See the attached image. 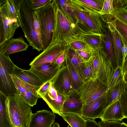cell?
<instances>
[{"instance_id":"ab89813d","label":"cell","mask_w":127,"mask_h":127,"mask_svg":"<svg viewBox=\"0 0 127 127\" xmlns=\"http://www.w3.org/2000/svg\"><path fill=\"white\" fill-rule=\"evenodd\" d=\"M114 15L127 25V10L124 8L115 12Z\"/></svg>"},{"instance_id":"f35d334b","label":"cell","mask_w":127,"mask_h":127,"mask_svg":"<svg viewBox=\"0 0 127 127\" xmlns=\"http://www.w3.org/2000/svg\"><path fill=\"white\" fill-rule=\"evenodd\" d=\"M50 0H29L30 3L33 10L46 5Z\"/></svg>"},{"instance_id":"52a82bcc","label":"cell","mask_w":127,"mask_h":127,"mask_svg":"<svg viewBox=\"0 0 127 127\" xmlns=\"http://www.w3.org/2000/svg\"><path fill=\"white\" fill-rule=\"evenodd\" d=\"M68 48L65 41L51 45L36 57L29 65L31 67H32L48 63H55L58 58L66 52Z\"/></svg>"},{"instance_id":"836d02e7","label":"cell","mask_w":127,"mask_h":127,"mask_svg":"<svg viewBox=\"0 0 127 127\" xmlns=\"http://www.w3.org/2000/svg\"><path fill=\"white\" fill-rule=\"evenodd\" d=\"M67 54L68 58L76 68H79L85 64L86 62L82 59L74 50L69 46Z\"/></svg>"},{"instance_id":"6da1fadb","label":"cell","mask_w":127,"mask_h":127,"mask_svg":"<svg viewBox=\"0 0 127 127\" xmlns=\"http://www.w3.org/2000/svg\"><path fill=\"white\" fill-rule=\"evenodd\" d=\"M52 1L50 0L44 6L33 10L40 26L43 51L50 46L53 35L55 5Z\"/></svg>"},{"instance_id":"7402d4cb","label":"cell","mask_w":127,"mask_h":127,"mask_svg":"<svg viewBox=\"0 0 127 127\" xmlns=\"http://www.w3.org/2000/svg\"><path fill=\"white\" fill-rule=\"evenodd\" d=\"M8 97L0 91V127H13L8 109Z\"/></svg>"},{"instance_id":"9c48e42d","label":"cell","mask_w":127,"mask_h":127,"mask_svg":"<svg viewBox=\"0 0 127 127\" xmlns=\"http://www.w3.org/2000/svg\"><path fill=\"white\" fill-rule=\"evenodd\" d=\"M98 61L96 78L108 85L114 74L115 67L104 49H95Z\"/></svg>"},{"instance_id":"1f68e13d","label":"cell","mask_w":127,"mask_h":127,"mask_svg":"<svg viewBox=\"0 0 127 127\" xmlns=\"http://www.w3.org/2000/svg\"><path fill=\"white\" fill-rule=\"evenodd\" d=\"M84 82L92 78L93 74V68L92 59L86 62L83 66L76 68Z\"/></svg>"},{"instance_id":"74e56055","label":"cell","mask_w":127,"mask_h":127,"mask_svg":"<svg viewBox=\"0 0 127 127\" xmlns=\"http://www.w3.org/2000/svg\"><path fill=\"white\" fill-rule=\"evenodd\" d=\"M52 85V81L44 83L37 90V94L42 98L47 94Z\"/></svg>"},{"instance_id":"484cf974","label":"cell","mask_w":127,"mask_h":127,"mask_svg":"<svg viewBox=\"0 0 127 127\" xmlns=\"http://www.w3.org/2000/svg\"><path fill=\"white\" fill-rule=\"evenodd\" d=\"M107 21L111 23L119 33L123 45L127 47V25L114 15L111 16Z\"/></svg>"},{"instance_id":"d590c367","label":"cell","mask_w":127,"mask_h":127,"mask_svg":"<svg viewBox=\"0 0 127 127\" xmlns=\"http://www.w3.org/2000/svg\"><path fill=\"white\" fill-rule=\"evenodd\" d=\"M98 123L100 127H121L122 124L121 121H118L101 120Z\"/></svg>"},{"instance_id":"2e32d148","label":"cell","mask_w":127,"mask_h":127,"mask_svg":"<svg viewBox=\"0 0 127 127\" xmlns=\"http://www.w3.org/2000/svg\"><path fill=\"white\" fill-rule=\"evenodd\" d=\"M29 45L22 37L12 38L0 45V53L6 56L17 52L26 51Z\"/></svg>"},{"instance_id":"ac0fdd59","label":"cell","mask_w":127,"mask_h":127,"mask_svg":"<svg viewBox=\"0 0 127 127\" xmlns=\"http://www.w3.org/2000/svg\"><path fill=\"white\" fill-rule=\"evenodd\" d=\"M11 75L31 85L40 87L43 83L38 77L30 69L25 70L14 64Z\"/></svg>"},{"instance_id":"f907efd6","label":"cell","mask_w":127,"mask_h":127,"mask_svg":"<svg viewBox=\"0 0 127 127\" xmlns=\"http://www.w3.org/2000/svg\"><path fill=\"white\" fill-rule=\"evenodd\" d=\"M125 86H126V89L127 92V83L125 81Z\"/></svg>"},{"instance_id":"44dd1931","label":"cell","mask_w":127,"mask_h":127,"mask_svg":"<svg viewBox=\"0 0 127 127\" xmlns=\"http://www.w3.org/2000/svg\"><path fill=\"white\" fill-rule=\"evenodd\" d=\"M104 34L80 32L77 35L91 48L95 49L103 48V37Z\"/></svg>"},{"instance_id":"5bb4252c","label":"cell","mask_w":127,"mask_h":127,"mask_svg":"<svg viewBox=\"0 0 127 127\" xmlns=\"http://www.w3.org/2000/svg\"><path fill=\"white\" fill-rule=\"evenodd\" d=\"M56 116L50 111L43 109L32 113L27 127H52Z\"/></svg>"},{"instance_id":"4fadbf2b","label":"cell","mask_w":127,"mask_h":127,"mask_svg":"<svg viewBox=\"0 0 127 127\" xmlns=\"http://www.w3.org/2000/svg\"><path fill=\"white\" fill-rule=\"evenodd\" d=\"M66 96L58 92L51 86L47 94L42 98L46 102L53 113L61 116Z\"/></svg>"},{"instance_id":"ba28073f","label":"cell","mask_w":127,"mask_h":127,"mask_svg":"<svg viewBox=\"0 0 127 127\" xmlns=\"http://www.w3.org/2000/svg\"><path fill=\"white\" fill-rule=\"evenodd\" d=\"M19 27L17 21L10 15L5 1L0 5V45L12 38Z\"/></svg>"},{"instance_id":"ee69618b","label":"cell","mask_w":127,"mask_h":127,"mask_svg":"<svg viewBox=\"0 0 127 127\" xmlns=\"http://www.w3.org/2000/svg\"><path fill=\"white\" fill-rule=\"evenodd\" d=\"M85 127H100L98 123L94 120H87Z\"/></svg>"},{"instance_id":"d4e9b609","label":"cell","mask_w":127,"mask_h":127,"mask_svg":"<svg viewBox=\"0 0 127 127\" xmlns=\"http://www.w3.org/2000/svg\"><path fill=\"white\" fill-rule=\"evenodd\" d=\"M104 34L103 37V48L115 66V62L112 35L107 23Z\"/></svg>"},{"instance_id":"4dcf8cb0","label":"cell","mask_w":127,"mask_h":127,"mask_svg":"<svg viewBox=\"0 0 127 127\" xmlns=\"http://www.w3.org/2000/svg\"><path fill=\"white\" fill-rule=\"evenodd\" d=\"M124 80V76L122 67L119 66H116L113 76L107 85L108 92L113 91Z\"/></svg>"},{"instance_id":"d6a6232c","label":"cell","mask_w":127,"mask_h":127,"mask_svg":"<svg viewBox=\"0 0 127 127\" xmlns=\"http://www.w3.org/2000/svg\"><path fill=\"white\" fill-rule=\"evenodd\" d=\"M104 0H76L81 5L98 13L102 9Z\"/></svg>"},{"instance_id":"60d3db41","label":"cell","mask_w":127,"mask_h":127,"mask_svg":"<svg viewBox=\"0 0 127 127\" xmlns=\"http://www.w3.org/2000/svg\"><path fill=\"white\" fill-rule=\"evenodd\" d=\"M113 7L115 12L124 8L127 4V0H113Z\"/></svg>"},{"instance_id":"4316f807","label":"cell","mask_w":127,"mask_h":127,"mask_svg":"<svg viewBox=\"0 0 127 127\" xmlns=\"http://www.w3.org/2000/svg\"><path fill=\"white\" fill-rule=\"evenodd\" d=\"M61 117L71 127H85L87 120L78 114L63 113Z\"/></svg>"},{"instance_id":"3957f363","label":"cell","mask_w":127,"mask_h":127,"mask_svg":"<svg viewBox=\"0 0 127 127\" xmlns=\"http://www.w3.org/2000/svg\"><path fill=\"white\" fill-rule=\"evenodd\" d=\"M33 11L29 0H22L20 9L21 24L20 27L29 45L39 52L43 50V47L34 29L32 16Z\"/></svg>"},{"instance_id":"d6986e66","label":"cell","mask_w":127,"mask_h":127,"mask_svg":"<svg viewBox=\"0 0 127 127\" xmlns=\"http://www.w3.org/2000/svg\"><path fill=\"white\" fill-rule=\"evenodd\" d=\"M125 118L119 101L114 103L105 110L100 119L102 121H118Z\"/></svg>"},{"instance_id":"cb8c5ba5","label":"cell","mask_w":127,"mask_h":127,"mask_svg":"<svg viewBox=\"0 0 127 127\" xmlns=\"http://www.w3.org/2000/svg\"><path fill=\"white\" fill-rule=\"evenodd\" d=\"M125 90L126 86L124 80L113 91L108 92L106 98L105 110L114 103L119 101Z\"/></svg>"},{"instance_id":"bcb514c9","label":"cell","mask_w":127,"mask_h":127,"mask_svg":"<svg viewBox=\"0 0 127 127\" xmlns=\"http://www.w3.org/2000/svg\"><path fill=\"white\" fill-rule=\"evenodd\" d=\"M122 67L124 76L127 73V55L125 59L124 63Z\"/></svg>"},{"instance_id":"f1b7e54d","label":"cell","mask_w":127,"mask_h":127,"mask_svg":"<svg viewBox=\"0 0 127 127\" xmlns=\"http://www.w3.org/2000/svg\"><path fill=\"white\" fill-rule=\"evenodd\" d=\"M73 36L65 41L68 46L74 50H79L90 53L92 49L78 36Z\"/></svg>"},{"instance_id":"7dc6e473","label":"cell","mask_w":127,"mask_h":127,"mask_svg":"<svg viewBox=\"0 0 127 127\" xmlns=\"http://www.w3.org/2000/svg\"><path fill=\"white\" fill-rule=\"evenodd\" d=\"M52 127H60L59 124L56 123L53 124Z\"/></svg>"},{"instance_id":"7bdbcfd3","label":"cell","mask_w":127,"mask_h":127,"mask_svg":"<svg viewBox=\"0 0 127 127\" xmlns=\"http://www.w3.org/2000/svg\"><path fill=\"white\" fill-rule=\"evenodd\" d=\"M67 51L61 55L58 58L55 62V63L60 67H62L64 63Z\"/></svg>"},{"instance_id":"277c9868","label":"cell","mask_w":127,"mask_h":127,"mask_svg":"<svg viewBox=\"0 0 127 127\" xmlns=\"http://www.w3.org/2000/svg\"><path fill=\"white\" fill-rule=\"evenodd\" d=\"M52 1L55 5V20L52 40L50 45L65 41L80 32L76 25L69 21L53 0Z\"/></svg>"},{"instance_id":"8fae6325","label":"cell","mask_w":127,"mask_h":127,"mask_svg":"<svg viewBox=\"0 0 127 127\" xmlns=\"http://www.w3.org/2000/svg\"><path fill=\"white\" fill-rule=\"evenodd\" d=\"M52 85L58 92L65 96L75 92L73 88L65 61L52 81Z\"/></svg>"},{"instance_id":"8992f818","label":"cell","mask_w":127,"mask_h":127,"mask_svg":"<svg viewBox=\"0 0 127 127\" xmlns=\"http://www.w3.org/2000/svg\"><path fill=\"white\" fill-rule=\"evenodd\" d=\"M14 64L9 56L0 53V91L8 96L17 94V90L10 75Z\"/></svg>"},{"instance_id":"7a4b0ae2","label":"cell","mask_w":127,"mask_h":127,"mask_svg":"<svg viewBox=\"0 0 127 127\" xmlns=\"http://www.w3.org/2000/svg\"><path fill=\"white\" fill-rule=\"evenodd\" d=\"M7 102L13 127H27L32 114V106L16 94L8 96Z\"/></svg>"},{"instance_id":"f546056e","label":"cell","mask_w":127,"mask_h":127,"mask_svg":"<svg viewBox=\"0 0 127 127\" xmlns=\"http://www.w3.org/2000/svg\"><path fill=\"white\" fill-rule=\"evenodd\" d=\"M22 0H6L8 8L11 16L17 21L19 27L21 25L20 9Z\"/></svg>"},{"instance_id":"9a60e30c","label":"cell","mask_w":127,"mask_h":127,"mask_svg":"<svg viewBox=\"0 0 127 127\" xmlns=\"http://www.w3.org/2000/svg\"><path fill=\"white\" fill-rule=\"evenodd\" d=\"M61 67L55 63H48L38 67H31L30 69L44 83L52 81Z\"/></svg>"},{"instance_id":"83f0119b","label":"cell","mask_w":127,"mask_h":127,"mask_svg":"<svg viewBox=\"0 0 127 127\" xmlns=\"http://www.w3.org/2000/svg\"><path fill=\"white\" fill-rule=\"evenodd\" d=\"M53 1L59 8L69 21L76 26V18L74 13L69 5L68 0H54Z\"/></svg>"},{"instance_id":"ffe728a7","label":"cell","mask_w":127,"mask_h":127,"mask_svg":"<svg viewBox=\"0 0 127 127\" xmlns=\"http://www.w3.org/2000/svg\"><path fill=\"white\" fill-rule=\"evenodd\" d=\"M110 29L112 35L114 52L115 61L116 66L122 67V48L123 44L120 35L115 29L111 23L109 21L106 22Z\"/></svg>"},{"instance_id":"c3c4849f","label":"cell","mask_w":127,"mask_h":127,"mask_svg":"<svg viewBox=\"0 0 127 127\" xmlns=\"http://www.w3.org/2000/svg\"><path fill=\"white\" fill-rule=\"evenodd\" d=\"M121 127H127V124L123 122H122Z\"/></svg>"},{"instance_id":"816d5d0a","label":"cell","mask_w":127,"mask_h":127,"mask_svg":"<svg viewBox=\"0 0 127 127\" xmlns=\"http://www.w3.org/2000/svg\"><path fill=\"white\" fill-rule=\"evenodd\" d=\"M126 10H127V4L125 7L124 8Z\"/></svg>"},{"instance_id":"f6af8a7d","label":"cell","mask_w":127,"mask_h":127,"mask_svg":"<svg viewBox=\"0 0 127 127\" xmlns=\"http://www.w3.org/2000/svg\"><path fill=\"white\" fill-rule=\"evenodd\" d=\"M122 65H123L125 58L127 55V47L123 45L122 48Z\"/></svg>"},{"instance_id":"8d00e7d4","label":"cell","mask_w":127,"mask_h":127,"mask_svg":"<svg viewBox=\"0 0 127 127\" xmlns=\"http://www.w3.org/2000/svg\"><path fill=\"white\" fill-rule=\"evenodd\" d=\"M32 16L34 29L40 42L42 45L40 26L39 21L34 13L33 10L32 12Z\"/></svg>"},{"instance_id":"681fc988","label":"cell","mask_w":127,"mask_h":127,"mask_svg":"<svg viewBox=\"0 0 127 127\" xmlns=\"http://www.w3.org/2000/svg\"><path fill=\"white\" fill-rule=\"evenodd\" d=\"M124 78L125 82L127 83V73L124 75Z\"/></svg>"},{"instance_id":"5b68a950","label":"cell","mask_w":127,"mask_h":127,"mask_svg":"<svg viewBox=\"0 0 127 127\" xmlns=\"http://www.w3.org/2000/svg\"><path fill=\"white\" fill-rule=\"evenodd\" d=\"M108 87L97 79L90 78L84 82L78 92L83 105L92 103L108 92Z\"/></svg>"},{"instance_id":"e575fe53","label":"cell","mask_w":127,"mask_h":127,"mask_svg":"<svg viewBox=\"0 0 127 127\" xmlns=\"http://www.w3.org/2000/svg\"><path fill=\"white\" fill-rule=\"evenodd\" d=\"M115 11L113 0H104L102 9L98 13L102 16L113 15Z\"/></svg>"},{"instance_id":"603a6c76","label":"cell","mask_w":127,"mask_h":127,"mask_svg":"<svg viewBox=\"0 0 127 127\" xmlns=\"http://www.w3.org/2000/svg\"><path fill=\"white\" fill-rule=\"evenodd\" d=\"M65 63L68 68L73 88L75 91L78 92L83 85L84 82L76 68L68 58L67 53Z\"/></svg>"},{"instance_id":"7c38bea8","label":"cell","mask_w":127,"mask_h":127,"mask_svg":"<svg viewBox=\"0 0 127 127\" xmlns=\"http://www.w3.org/2000/svg\"><path fill=\"white\" fill-rule=\"evenodd\" d=\"M107 93L91 104L83 105L81 116L86 120L100 118L105 110Z\"/></svg>"},{"instance_id":"30bf717a","label":"cell","mask_w":127,"mask_h":127,"mask_svg":"<svg viewBox=\"0 0 127 127\" xmlns=\"http://www.w3.org/2000/svg\"><path fill=\"white\" fill-rule=\"evenodd\" d=\"M10 75L17 90V94L32 107L36 105L38 98H41L36 92L40 87L31 85Z\"/></svg>"},{"instance_id":"e0dca14e","label":"cell","mask_w":127,"mask_h":127,"mask_svg":"<svg viewBox=\"0 0 127 127\" xmlns=\"http://www.w3.org/2000/svg\"><path fill=\"white\" fill-rule=\"evenodd\" d=\"M83 105L78 92H74L66 96L63 105V113H74L81 116Z\"/></svg>"},{"instance_id":"b9f144b4","label":"cell","mask_w":127,"mask_h":127,"mask_svg":"<svg viewBox=\"0 0 127 127\" xmlns=\"http://www.w3.org/2000/svg\"><path fill=\"white\" fill-rule=\"evenodd\" d=\"M78 55L85 62L89 60L91 57V53L79 50H75Z\"/></svg>"}]
</instances>
